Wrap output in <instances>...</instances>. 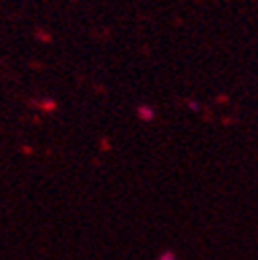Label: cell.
I'll list each match as a JSON object with an SVG mask.
<instances>
[{"label":"cell","mask_w":258,"mask_h":260,"mask_svg":"<svg viewBox=\"0 0 258 260\" xmlns=\"http://www.w3.org/2000/svg\"><path fill=\"white\" fill-rule=\"evenodd\" d=\"M137 114H139L141 120H153V118H155V110H153L151 106H141V108L137 110Z\"/></svg>","instance_id":"6da1fadb"}]
</instances>
